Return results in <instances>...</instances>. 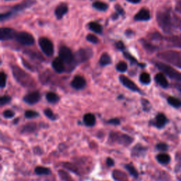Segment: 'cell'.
<instances>
[{
  "label": "cell",
  "mask_w": 181,
  "mask_h": 181,
  "mask_svg": "<svg viewBox=\"0 0 181 181\" xmlns=\"http://www.w3.org/2000/svg\"><path fill=\"white\" fill-rule=\"evenodd\" d=\"M156 21L158 25L162 31L167 34H171L175 27V16L171 10L163 9L158 11L156 14Z\"/></svg>",
  "instance_id": "cell-1"
},
{
  "label": "cell",
  "mask_w": 181,
  "mask_h": 181,
  "mask_svg": "<svg viewBox=\"0 0 181 181\" xmlns=\"http://www.w3.org/2000/svg\"><path fill=\"white\" fill-rule=\"evenodd\" d=\"M12 70L15 79L22 86L25 87H32L34 86L33 78L20 67L12 65Z\"/></svg>",
  "instance_id": "cell-2"
},
{
  "label": "cell",
  "mask_w": 181,
  "mask_h": 181,
  "mask_svg": "<svg viewBox=\"0 0 181 181\" xmlns=\"http://www.w3.org/2000/svg\"><path fill=\"white\" fill-rule=\"evenodd\" d=\"M157 56L158 58L166 62L181 68V54L178 52L167 50L161 52L158 54Z\"/></svg>",
  "instance_id": "cell-3"
},
{
  "label": "cell",
  "mask_w": 181,
  "mask_h": 181,
  "mask_svg": "<svg viewBox=\"0 0 181 181\" xmlns=\"http://www.w3.org/2000/svg\"><path fill=\"white\" fill-rule=\"evenodd\" d=\"M156 66L160 70L162 71L164 74H166L167 76H169L170 78L181 82V73L174 70V69L172 68L171 67L162 62L156 63Z\"/></svg>",
  "instance_id": "cell-4"
},
{
  "label": "cell",
  "mask_w": 181,
  "mask_h": 181,
  "mask_svg": "<svg viewBox=\"0 0 181 181\" xmlns=\"http://www.w3.org/2000/svg\"><path fill=\"white\" fill-rule=\"evenodd\" d=\"M38 44L41 50L48 57H50L54 53V45L52 41L47 38L42 37L39 39Z\"/></svg>",
  "instance_id": "cell-5"
},
{
  "label": "cell",
  "mask_w": 181,
  "mask_h": 181,
  "mask_svg": "<svg viewBox=\"0 0 181 181\" xmlns=\"http://www.w3.org/2000/svg\"><path fill=\"white\" fill-rule=\"evenodd\" d=\"M15 39L18 43L23 45L31 46L35 43V39L33 35L31 33L25 32V31L17 32Z\"/></svg>",
  "instance_id": "cell-6"
},
{
  "label": "cell",
  "mask_w": 181,
  "mask_h": 181,
  "mask_svg": "<svg viewBox=\"0 0 181 181\" xmlns=\"http://www.w3.org/2000/svg\"><path fill=\"white\" fill-rule=\"evenodd\" d=\"M93 56V51L90 48H81L74 55V62L77 63L84 62Z\"/></svg>",
  "instance_id": "cell-7"
},
{
  "label": "cell",
  "mask_w": 181,
  "mask_h": 181,
  "mask_svg": "<svg viewBox=\"0 0 181 181\" xmlns=\"http://www.w3.org/2000/svg\"><path fill=\"white\" fill-rule=\"evenodd\" d=\"M59 57L67 64H71L74 62V55L72 50L67 46H62L59 50Z\"/></svg>",
  "instance_id": "cell-8"
},
{
  "label": "cell",
  "mask_w": 181,
  "mask_h": 181,
  "mask_svg": "<svg viewBox=\"0 0 181 181\" xmlns=\"http://www.w3.org/2000/svg\"><path fill=\"white\" fill-rule=\"evenodd\" d=\"M34 4H35V0H24L22 2L18 4L13 7L11 9V10L9 11V12H10L13 16L14 14H17L18 12H23L25 9L32 7Z\"/></svg>",
  "instance_id": "cell-9"
},
{
  "label": "cell",
  "mask_w": 181,
  "mask_h": 181,
  "mask_svg": "<svg viewBox=\"0 0 181 181\" xmlns=\"http://www.w3.org/2000/svg\"><path fill=\"white\" fill-rule=\"evenodd\" d=\"M17 32L10 28H1L0 30V39L1 41L10 40L15 39Z\"/></svg>",
  "instance_id": "cell-10"
},
{
  "label": "cell",
  "mask_w": 181,
  "mask_h": 181,
  "mask_svg": "<svg viewBox=\"0 0 181 181\" xmlns=\"http://www.w3.org/2000/svg\"><path fill=\"white\" fill-rule=\"evenodd\" d=\"M120 81L121 83L122 84L123 86H125L126 88H128V89L131 90L132 91H134V92H139V89L138 88V86L135 84L134 83L132 80H130L128 77L124 76V75H121L120 76Z\"/></svg>",
  "instance_id": "cell-11"
},
{
  "label": "cell",
  "mask_w": 181,
  "mask_h": 181,
  "mask_svg": "<svg viewBox=\"0 0 181 181\" xmlns=\"http://www.w3.org/2000/svg\"><path fill=\"white\" fill-rule=\"evenodd\" d=\"M150 18V12L148 9L144 8L140 9L134 16V19L137 21H147Z\"/></svg>",
  "instance_id": "cell-12"
},
{
  "label": "cell",
  "mask_w": 181,
  "mask_h": 181,
  "mask_svg": "<svg viewBox=\"0 0 181 181\" xmlns=\"http://www.w3.org/2000/svg\"><path fill=\"white\" fill-rule=\"evenodd\" d=\"M40 99V95L38 91H34V92L30 93L26 95L23 98V100L26 103L30 104V105H33V104L38 103Z\"/></svg>",
  "instance_id": "cell-13"
},
{
  "label": "cell",
  "mask_w": 181,
  "mask_h": 181,
  "mask_svg": "<svg viewBox=\"0 0 181 181\" xmlns=\"http://www.w3.org/2000/svg\"><path fill=\"white\" fill-rule=\"evenodd\" d=\"M68 6L64 3H62L55 8V15L57 19H62L63 16L68 12Z\"/></svg>",
  "instance_id": "cell-14"
},
{
  "label": "cell",
  "mask_w": 181,
  "mask_h": 181,
  "mask_svg": "<svg viewBox=\"0 0 181 181\" xmlns=\"http://www.w3.org/2000/svg\"><path fill=\"white\" fill-rule=\"evenodd\" d=\"M86 84V80L83 76H76L74 78V79L72 80L71 85L74 89L79 90V89H82L85 86Z\"/></svg>",
  "instance_id": "cell-15"
},
{
  "label": "cell",
  "mask_w": 181,
  "mask_h": 181,
  "mask_svg": "<svg viewBox=\"0 0 181 181\" xmlns=\"http://www.w3.org/2000/svg\"><path fill=\"white\" fill-rule=\"evenodd\" d=\"M64 63V62L60 57H56L52 62V66H53V68L56 72L60 74L64 72L65 67Z\"/></svg>",
  "instance_id": "cell-16"
},
{
  "label": "cell",
  "mask_w": 181,
  "mask_h": 181,
  "mask_svg": "<svg viewBox=\"0 0 181 181\" xmlns=\"http://www.w3.org/2000/svg\"><path fill=\"white\" fill-rule=\"evenodd\" d=\"M113 139H116L117 142L123 144H130L133 141V139L130 137V136L126 135V134H113Z\"/></svg>",
  "instance_id": "cell-17"
},
{
  "label": "cell",
  "mask_w": 181,
  "mask_h": 181,
  "mask_svg": "<svg viewBox=\"0 0 181 181\" xmlns=\"http://www.w3.org/2000/svg\"><path fill=\"white\" fill-rule=\"evenodd\" d=\"M155 81L163 88H167L169 86V82H168L165 75L162 73H158L155 76Z\"/></svg>",
  "instance_id": "cell-18"
},
{
  "label": "cell",
  "mask_w": 181,
  "mask_h": 181,
  "mask_svg": "<svg viewBox=\"0 0 181 181\" xmlns=\"http://www.w3.org/2000/svg\"><path fill=\"white\" fill-rule=\"evenodd\" d=\"M89 29L91 30V31L96 33V34H101L103 33V27L100 23H98V22L92 21L90 22L88 25Z\"/></svg>",
  "instance_id": "cell-19"
},
{
  "label": "cell",
  "mask_w": 181,
  "mask_h": 181,
  "mask_svg": "<svg viewBox=\"0 0 181 181\" xmlns=\"http://www.w3.org/2000/svg\"><path fill=\"white\" fill-rule=\"evenodd\" d=\"M167 122V118L165 116V115L163 113H159L156 118V123H155V125H156L158 128H161L166 124Z\"/></svg>",
  "instance_id": "cell-20"
},
{
  "label": "cell",
  "mask_w": 181,
  "mask_h": 181,
  "mask_svg": "<svg viewBox=\"0 0 181 181\" xmlns=\"http://www.w3.org/2000/svg\"><path fill=\"white\" fill-rule=\"evenodd\" d=\"M84 122L89 127L94 126L96 123V117L91 113H87L84 116Z\"/></svg>",
  "instance_id": "cell-21"
},
{
  "label": "cell",
  "mask_w": 181,
  "mask_h": 181,
  "mask_svg": "<svg viewBox=\"0 0 181 181\" xmlns=\"http://www.w3.org/2000/svg\"><path fill=\"white\" fill-rule=\"evenodd\" d=\"M92 7L96 10L100 11V12H106L108 9V5L107 4L103 2V1H96L93 3Z\"/></svg>",
  "instance_id": "cell-22"
},
{
  "label": "cell",
  "mask_w": 181,
  "mask_h": 181,
  "mask_svg": "<svg viewBox=\"0 0 181 181\" xmlns=\"http://www.w3.org/2000/svg\"><path fill=\"white\" fill-rule=\"evenodd\" d=\"M112 62V59L111 56L108 55V53H103L100 56V58L99 59V64L101 66H107V65L111 64Z\"/></svg>",
  "instance_id": "cell-23"
},
{
  "label": "cell",
  "mask_w": 181,
  "mask_h": 181,
  "mask_svg": "<svg viewBox=\"0 0 181 181\" xmlns=\"http://www.w3.org/2000/svg\"><path fill=\"white\" fill-rule=\"evenodd\" d=\"M156 159L160 163L166 164L169 163L171 158H170L169 155L166 154H160L156 156Z\"/></svg>",
  "instance_id": "cell-24"
},
{
  "label": "cell",
  "mask_w": 181,
  "mask_h": 181,
  "mask_svg": "<svg viewBox=\"0 0 181 181\" xmlns=\"http://www.w3.org/2000/svg\"><path fill=\"white\" fill-rule=\"evenodd\" d=\"M46 98H47L48 101L52 103H56L59 100V97L55 93L50 92L46 95Z\"/></svg>",
  "instance_id": "cell-25"
},
{
  "label": "cell",
  "mask_w": 181,
  "mask_h": 181,
  "mask_svg": "<svg viewBox=\"0 0 181 181\" xmlns=\"http://www.w3.org/2000/svg\"><path fill=\"white\" fill-rule=\"evenodd\" d=\"M168 102L171 106L174 108L181 107V101L180 100L177 99L175 97H169L168 98Z\"/></svg>",
  "instance_id": "cell-26"
},
{
  "label": "cell",
  "mask_w": 181,
  "mask_h": 181,
  "mask_svg": "<svg viewBox=\"0 0 181 181\" xmlns=\"http://www.w3.org/2000/svg\"><path fill=\"white\" fill-rule=\"evenodd\" d=\"M35 172L38 175H49L50 173V171L48 168L38 166L37 168H35Z\"/></svg>",
  "instance_id": "cell-27"
},
{
  "label": "cell",
  "mask_w": 181,
  "mask_h": 181,
  "mask_svg": "<svg viewBox=\"0 0 181 181\" xmlns=\"http://www.w3.org/2000/svg\"><path fill=\"white\" fill-rule=\"evenodd\" d=\"M123 55H124L125 57L128 59L129 61L130 62L132 63V64H138L139 65V66L141 67H144L145 64H139V63H138V62L137 59H136L134 57L132 56V55H130V53H128V52H125L124 53H123Z\"/></svg>",
  "instance_id": "cell-28"
},
{
  "label": "cell",
  "mask_w": 181,
  "mask_h": 181,
  "mask_svg": "<svg viewBox=\"0 0 181 181\" xmlns=\"http://www.w3.org/2000/svg\"><path fill=\"white\" fill-rule=\"evenodd\" d=\"M139 80L144 84H149L151 81L150 75L148 73L144 72V73L141 74L140 76H139Z\"/></svg>",
  "instance_id": "cell-29"
},
{
  "label": "cell",
  "mask_w": 181,
  "mask_h": 181,
  "mask_svg": "<svg viewBox=\"0 0 181 181\" xmlns=\"http://www.w3.org/2000/svg\"><path fill=\"white\" fill-rule=\"evenodd\" d=\"M141 44H142L143 47L144 48V49L147 50V51L149 52H154L155 50H156V46L153 45L151 43H149L147 42L146 40H141Z\"/></svg>",
  "instance_id": "cell-30"
},
{
  "label": "cell",
  "mask_w": 181,
  "mask_h": 181,
  "mask_svg": "<svg viewBox=\"0 0 181 181\" xmlns=\"http://www.w3.org/2000/svg\"><path fill=\"white\" fill-rule=\"evenodd\" d=\"M125 168L126 169L128 170V172L131 174L132 176L134 177V178H137L138 177V172L137 170L135 169V168H134L133 166L132 165V164H127L125 165Z\"/></svg>",
  "instance_id": "cell-31"
},
{
  "label": "cell",
  "mask_w": 181,
  "mask_h": 181,
  "mask_svg": "<svg viewBox=\"0 0 181 181\" xmlns=\"http://www.w3.org/2000/svg\"><path fill=\"white\" fill-rule=\"evenodd\" d=\"M36 125L35 123H29V124L26 125L23 128V132H32L35 130Z\"/></svg>",
  "instance_id": "cell-32"
},
{
  "label": "cell",
  "mask_w": 181,
  "mask_h": 181,
  "mask_svg": "<svg viewBox=\"0 0 181 181\" xmlns=\"http://www.w3.org/2000/svg\"><path fill=\"white\" fill-rule=\"evenodd\" d=\"M116 70L120 72H125L128 70V64L125 62H120L116 65Z\"/></svg>",
  "instance_id": "cell-33"
},
{
  "label": "cell",
  "mask_w": 181,
  "mask_h": 181,
  "mask_svg": "<svg viewBox=\"0 0 181 181\" xmlns=\"http://www.w3.org/2000/svg\"><path fill=\"white\" fill-rule=\"evenodd\" d=\"M86 40L93 44H97L98 43V42H99V40H98V37L96 36V35L94 34H91V33L86 35Z\"/></svg>",
  "instance_id": "cell-34"
},
{
  "label": "cell",
  "mask_w": 181,
  "mask_h": 181,
  "mask_svg": "<svg viewBox=\"0 0 181 181\" xmlns=\"http://www.w3.org/2000/svg\"><path fill=\"white\" fill-rule=\"evenodd\" d=\"M169 41L172 43V45H173V46L181 48V38L173 37V38L169 39Z\"/></svg>",
  "instance_id": "cell-35"
},
{
  "label": "cell",
  "mask_w": 181,
  "mask_h": 181,
  "mask_svg": "<svg viewBox=\"0 0 181 181\" xmlns=\"http://www.w3.org/2000/svg\"><path fill=\"white\" fill-rule=\"evenodd\" d=\"M145 149L143 148L142 147L137 145V146L134 147L132 149V155H139L142 154L143 152H144Z\"/></svg>",
  "instance_id": "cell-36"
},
{
  "label": "cell",
  "mask_w": 181,
  "mask_h": 181,
  "mask_svg": "<svg viewBox=\"0 0 181 181\" xmlns=\"http://www.w3.org/2000/svg\"><path fill=\"white\" fill-rule=\"evenodd\" d=\"M115 14L118 15L119 16H124L125 14V12L124 9L122 8V7L120 6V4H116L115 7Z\"/></svg>",
  "instance_id": "cell-37"
},
{
  "label": "cell",
  "mask_w": 181,
  "mask_h": 181,
  "mask_svg": "<svg viewBox=\"0 0 181 181\" xmlns=\"http://www.w3.org/2000/svg\"><path fill=\"white\" fill-rule=\"evenodd\" d=\"M25 116L26 118L29 119L34 118V117H37L38 116V113L33 111H27L25 113Z\"/></svg>",
  "instance_id": "cell-38"
},
{
  "label": "cell",
  "mask_w": 181,
  "mask_h": 181,
  "mask_svg": "<svg viewBox=\"0 0 181 181\" xmlns=\"http://www.w3.org/2000/svg\"><path fill=\"white\" fill-rule=\"evenodd\" d=\"M45 115L47 116L48 118L50 119V120H55L56 117L55 114L53 113V112L52 111V110L49 109V108H48V109H45L44 111Z\"/></svg>",
  "instance_id": "cell-39"
},
{
  "label": "cell",
  "mask_w": 181,
  "mask_h": 181,
  "mask_svg": "<svg viewBox=\"0 0 181 181\" xmlns=\"http://www.w3.org/2000/svg\"><path fill=\"white\" fill-rule=\"evenodd\" d=\"M168 148H169V147L165 143H159L156 145V149L158 151H161V152H165V151L167 150Z\"/></svg>",
  "instance_id": "cell-40"
},
{
  "label": "cell",
  "mask_w": 181,
  "mask_h": 181,
  "mask_svg": "<svg viewBox=\"0 0 181 181\" xmlns=\"http://www.w3.org/2000/svg\"><path fill=\"white\" fill-rule=\"evenodd\" d=\"M11 100V97L9 96H2L1 98H0V104L1 106L5 105V104L8 103L10 102Z\"/></svg>",
  "instance_id": "cell-41"
},
{
  "label": "cell",
  "mask_w": 181,
  "mask_h": 181,
  "mask_svg": "<svg viewBox=\"0 0 181 181\" xmlns=\"http://www.w3.org/2000/svg\"><path fill=\"white\" fill-rule=\"evenodd\" d=\"M3 115L5 118H12V117L14 116V113L11 110H7L4 112Z\"/></svg>",
  "instance_id": "cell-42"
},
{
  "label": "cell",
  "mask_w": 181,
  "mask_h": 181,
  "mask_svg": "<svg viewBox=\"0 0 181 181\" xmlns=\"http://www.w3.org/2000/svg\"><path fill=\"white\" fill-rule=\"evenodd\" d=\"M7 75L3 72H1V88H4L6 86Z\"/></svg>",
  "instance_id": "cell-43"
},
{
  "label": "cell",
  "mask_w": 181,
  "mask_h": 181,
  "mask_svg": "<svg viewBox=\"0 0 181 181\" xmlns=\"http://www.w3.org/2000/svg\"><path fill=\"white\" fill-rule=\"evenodd\" d=\"M115 47L117 48V50H121V51H124V50L125 49V46L122 41H117L115 43Z\"/></svg>",
  "instance_id": "cell-44"
},
{
  "label": "cell",
  "mask_w": 181,
  "mask_h": 181,
  "mask_svg": "<svg viewBox=\"0 0 181 181\" xmlns=\"http://www.w3.org/2000/svg\"><path fill=\"white\" fill-rule=\"evenodd\" d=\"M108 124H111V125H120V120L117 118H113L111 119V120H108Z\"/></svg>",
  "instance_id": "cell-45"
},
{
  "label": "cell",
  "mask_w": 181,
  "mask_h": 181,
  "mask_svg": "<svg viewBox=\"0 0 181 181\" xmlns=\"http://www.w3.org/2000/svg\"><path fill=\"white\" fill-rule=\"evenodd\" d=\"M114 161H113L111 158H107V164L108 166H113L114 165Z\"/></svg>",
  "instance_id": "cell-46"
},
{
  "label": "cell",
  "mask_w": 181,
  "mask_h": 181,
  "mask_svg": "<svg viewBox=\"0 0 181 181\" xmlns=\"http://www.w3.org/2000/svg\"><path fill=\"white\" fill-rule=\"evenodd\" d=\"M126 1L131 4H138L140 2L141 0H126Z\"/></svg>",
  "instance_id": "cell-47"
},
{
  "label": "cell",
  "mask_w": 181,
  "mask_h": 181,
  "mask_svg": "<svg viewBox=\"0 0 181 181\" xmlns=\"http://www.w3.org/2000/svg\"><path fill=\"white\" fill-rule=\"evenodd\" d=\"M178 11L181 13V0L180 1L178 2Z\"/></svg>",
  "instance_id": "cell-48"
},
{
  "label": "cell",
  "mask_w": 181,
  "mask_h": 181,
  "mask_svg": "<svg viewBox=\"0 0 181 181\" xmlns=\"http://www.w3.org/2000/svg\"><path fill=\"white\" fill-rule=\"evenodd\" d=\"M5 1H12V0H5Z\"/></svg>",
  "instance_id": "cell-49"
}]
</instances>
